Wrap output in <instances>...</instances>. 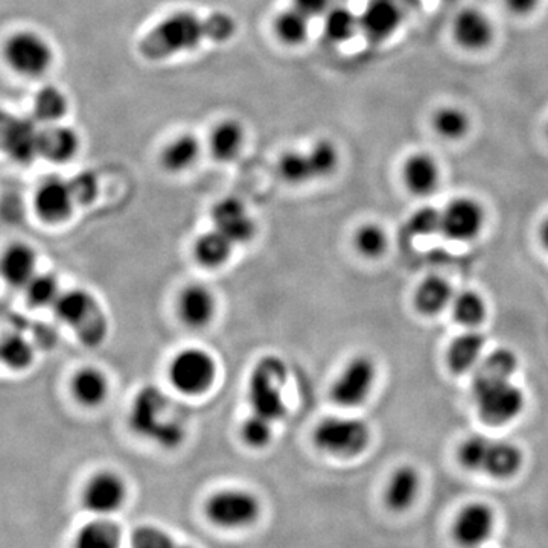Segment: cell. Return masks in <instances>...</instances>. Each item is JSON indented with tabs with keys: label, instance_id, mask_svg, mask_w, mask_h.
Instances as JSON below:
<instances>
[{
	"label": "cell",
	"instance_id": "cell-1",
	"mask_svg": "<svg viewBox=\"0 0 548 548\" xmlns=\"http://www.w3.org/2000/svg\"><path fill=\"white\" fill-rule=\"evenodd\" d=\"M236 32L238 22L224 11L209 16H198L194 11H176L147 32L139 43V51L147 60L163 61L195 51L204 42H230Z\"/></svg>",
	"mask_w": 548,
	"mask_h": 548
},
{
	"label": "cell",
	"instance_id": "cell-20",
	"mask_svg": "<svg viewBox=\"0 0 548 548\" xmlns=\"http://www.w3.org/2000/svg\"><path fill=\"white\" fill-rule=\"evenodd\" d=\"M37 255L31 246L14 243L0 256V276L11 287L25 288L36 276Z\"/></svg>",
	"mask_w": 548,
	"mask_h": 548
},
{
	"label": "cell",
	"instance_id": "cell-44",
	"mask_svg": "<svg viewBox=\"0 0 548 548\" xmlns=\"http://www.w3.org/2000/svg\"><path fill=\"white\" fill-rule=\"evenodd\" d=\"M131 548H192L180 544L165 530L154 526L137 527L130 536Z\"/></svg>",
	"mask_w": 548,
	"mask_h": 548
},
{
	"label": "cell",
	"instance_id": "cell-25",
	"mask_svg": "<svg viewBox=\"0 0 548 548\" xmlns=\"http://www.w3.org/2000/svg\"><path fill=\"white\" fill-rule=\"evenodd\" d=\"M485 345V335L475 329H469L454 338L447 351V363L451 372L456 375L469 372L482 357Z\"/></svg>",
	"mask_w": 548,
	"mask_h": 548
},
{
	"label": "cell",
	"instance_id": "cell-38",
	"mask_svg": "<svg viewBox=\"0 0 548 548\" xmlns=\"http://www.w3.org/2000/svg\"><path fill=\"white\" fill-rule=\"evenodd\" d=\"M37 141H39V133L34 131L31 124L13 121L8 128L4 145L17 159L25 160L32 157V154L39 153Z\"/></svg>",
	"mask_w": 548,
	"mask_h": 548
},
{
	"label": "cell",
	"instance_id": "cell-48",
	"mask_svg": "<svg viewBox=\"0 0 548 548\" xmlns=\"http://www.w3.org/2000/svg\"><path fill=\"white\" fill-rule=\"evenodd\" d=\"M291 7L313 20L328 13L331 8V0H293Z\"/></svg>",
	"mask_w": 548,
	"mask_h": 548
},
{
	"label": "cell",
	"instance_id": "cell-16",
	"mask_svg": "<svg viewBox=\"0 0 548 548\" xmlns=\"http://www.w3.org/2000/svg\"><path fill=\"white\" fill-rule=\"evenodd\" d=\"M360 19V31L369 42L384 43L392 39L402 23L399 0H367Z\"/></svg>",
	"mask_w": 548,
	"mask_h": 548
},
{
	"label": "cell",
	"instance_id": "cell-29",
	"mask_svg": "<svg viewBox=\"0 0 548 548\" xmlns=\"http://www.w3.org/2000/svg\"><path fill=\"white\" fill-rule=\"evenodd\" d=\"M310 31L311 19L297 11L296 8L290 7L287 10L279 11L274 17V36L282 45L290 46V48L302 46L303 43L308 42Z\"/></svg>",
	"mask_w": 548,
	"mask_h": 548
},
{
	"label": "cell",
	"instance_id": "cell-28",
	"mask_svg": "<svg viewBox=\"0 0 548 548\" xmlns=\"http://www.w3.org/2000/svg\"><path fill=\"white\" fill-rule=\"evenodd\" d=\"M453 288L439 276H428L415 293V306L424 316H436L453 302Z\"/></svg>",
	"mask_w": 548,
	"mask_h": 548
},
{
	"label": "cell",
	"instance_id": "cell-18",
	"mask_svg": "<svg viewBox=\"0 0 548 548\" xmlns=\"http://www.w3.org/2000/svg\"><path fill=\"white\" fill-rule=\"evenodd\" d=\"M454 37L468 51H482L494 40V25L483 11L466 8L454 22Z\"/></svg>",
	"mask_w": 548,
	"mask_h": 548
},
{
	"label": "cell",
	"instance_id": "cell-17",
	"mask_svg": "<svg viewBox=\"0 0 548 548\" xmlns=\"http://www.w3.org/2000/svg\"><path fill=\"white\" fill-rule=\"evenodd\" d=\"M75 198L69 183L51 179L40 186L34 200L37 215L45 223L66 221L74 211Z\"/></svg>",
	"mask_w": 548,
	"mask_h": 548
},
{
	"label": "cell",
	"instance_id": "cell-15",
	"mask_svg": "<svg viewBox=\"0 0 548 548\" xmlns=\"http://www.w3.org/2000/svg\"><path fill=\"white\" fill-rule=\"evenodd\" d=\"M494 529V510L485 503H471L457 515L453 535L460 547L480 548L491 539Z\"/></svg>",
	"mask_w": 548,
	"mask_h": 548
},
{
	"label": "cell",
	"instance_id": "cell-37",
	"mask_svg": "<svg viewBox=\"0 0 548 548\" xmlns=\"http://www.w3.org/2000/svg\"><path fill=\"white\" fill-rule=\"evenodd\" d=\"M354 246L363 258L376 259L386 253L389 238L380 224L364 223L355 230Z\"/></svg>",
	"mask_w": 548,
	"mask_h": 548
},
{
	"label": "cell",
	"instance_id": "cell-11",
	"mask_svg": "<svg viewBox=\"0 0 548 548\" xmlns=\"http://www.w3.org/2000/svg\"><path fill=\"white\" fill-rule=\"evenodd\" d=\"M442 212L440 233L448 239L466 243L477 238L485 226L486 215L482 204L471 197H457Z\"/></svg>",
	"mask_w": 548,
	"mask_h": 548
},
{
	"label": "cell",
	"instance_id": "cell-4",
	"mask_svg": "<svg viewBox=\"0 0 548 548\" xmlns=\"http://www.w3.org/2000/svg\"><path fill=\"white\" fill-rule=\"evenodd\" d=\"M55 316L72 326L84 346L96 348L109 334V320L99 306L98 300L89 291L75 288L63 291L55 300Z\"/></svg>",
	"mask_w": 548,
	"mask_h": 548
},
{
	"label": "cell",
	"instance_id": "cell-27",
	"mask_svg": "<svg viewBox=\"0 0 548 548\" xmlns=\"http://www.w3.org/2000/svg\"><path fill=\"white\" fill-rule=\"evenodd\" d=\"M523 462V453L517 445L506 440H498V442L491 440L482 472H486L489 477L506 480L520 472Z\"/></svg>",
	"mask_w": 548,
	"mask_h": 548
},
{
	"label": "cell",
	"instance_id": "cell-30",
	"mask_svg": "<svg viewBox=\"0 0 548 548\" xmlns=\"http://www.w3.org/2000/svg\"><path fill=\"white\" fill-rule=\"evenodd\" d=\"M121 542V527L115 521L98 518L78 530L74 548H121Z\"/></svg>",
	"mask_w": 548,
	"mask_h": 548
},
{
	"label": "cell",
	"instance_id": "cell-39",
	"mask_svg": "<svg viewBox=\"0 0 548 548\" xmlns=\"http://www.w3.org/2000/svg\"><path fill=\"white\" fill-rule=\"evenodd\" d=\"M25 296L29 305L34 308H48L54 306L55 300L60 296L57 278L54 274L37 273L28 284L25 285Z\"/></svg>",
	"mask_w": 548,
	"mask_h": 548
},
{
	"label": "cell",
	"instance_id": "cell-43",
	"mask_svg": "<svg viewBox=\"0 0 548 548\" xmlns=\"http://www.w3.org/2000/svg\"><path fill=\"white\" fill-rule=\"evenodd\" d=\"M489 445H491V440L488 437L480 436V434L463 440L459 451H457L460 465L468 471H483Z\"/></svg>",
	"mask_w": 548,
	"mask_h": 548
},
{
	"label": "cell",
	"instance_id": "cell-40",
	"mask_svg": "<svg viewBox=\"0 0 548 548\" xmlns=\"http://www.w3.org/2000/svg\"><path fill=\"white\" fill-rule=\"evenodd\" d=\"M306 151H308V156H310L311 163H313L317 180L332 176L340 166V150L329 139H319Z\"/></svg>",
	"mask_w": 548,
	"mask_h": 548
},
{
	"label": "cell",
	"instance_id": "cell-47",
	"mask_svg": "<svg viewBox=\"0 0 548 548\" xmlns=\"http://www.w3.org/2000/svg\"><path fill=\"white\" fill-rule=\"evenodd\" d=\"M75 201L90 203L98 194V183L92 174L84 173L69 182Z\"/></svg>",
	"mask_w": 548,
	"mask_h": 548
},
{
	"label": "cell",
	"instance_id": "cell-3",
	"mask_svg": "<svg viewBox=\"0 0 548 548\" xmlns=\"http://www.w3.org/2000/svg\"><path fill=\"white\" fill-rule=\"evenodd\" d=\"M288 383V366L279 355L268 354L259 358L247 381V401L255 415L273 424L287 418L288 405L284 389Z\"/></svg>",
	"mask_w": 548,
	"mask_h": 548
},
{
	"label": "cell",
	"instance_id": "cell-5",
	"mask_svg": "<svg viewBox=\"0 0 548 548\" xmlns=\"http://www.w3.org/2000/svg\"><path fill=\"white\" fill-rule=\"evenodd\" d=\"M314 447L334 457L360 456L369 448L372 433L369 424L355 416H326L314 427Z\"/></svg>",
	"mask_w": 548,
	"mask_h": 548
},
{
	"label": "cell",
	"instance_id": "cell-26",
	"mask_svg": "<svg viewBox=\"0 0 548 548\" xmlns=\"http://www.w3.org/2000/svg\"><path fill=\"white\" fill-rule=\"evenodd\" d=\"M235 246L229 239L212 227L208 232L198 235L194 243V259L201 267L218 270L232 258Z\"/></svg>",
	"mask_w": 548,
	"mask_h": 548
},
{
	"label": "cell",
	"instance_id": "cell-46",
	"mask_svg": "<svg viewBox=\"0 0 548 548\" xmlns=\"http://www.w3.org/2000/svg\"><path fill=\"white\" fill-rule=\"evenodd\" d=\"M440 224H442V212L431 206H425L408 218L407 230L415 236L433 235L440 232Z\"/></svg>",
	"mask_w": 548,
	"mask_h": 548
},
{
	"label": "cell",
	"instance_id": "cell-50",
	"mask_svg": "<svg viewBox=\"0 0 548 548\" xmlns=\"http://www.w3.org/2000/svg\"><path fill=\"white\" fill-rule=\"evenodd\" d=\"M541 241L545 247L548 249V218L544 221L541 227Z\"/></svg>",
	"mask_w": 548,
	"mask_h": 548
},
{
	"label": "cell",
	"instance_id": "cell-36",
	"mask_svg": "<svg viewBox=\"0 0 548 548\" xmlns=\"http://www.w3.org/2000/svg\"><path fill=\"white\" fill-rule=\"evenodd\" d=\"M34 361V349L25 337L11 334L0 341V363L14 372L28 369Z\"/></svg>",
	"mask_w": 548,
	"mask_h": 548
},
{
	"label": "cell",
	"instance_id": "cell-13",
	"mask_svg": "<svg viewBox=\"0 0 548 548\" xmlns=\"http://www.w3.org/2000/svg\"><path fill=\"white\" fill-rule=\"evenodd\" d=\"M5 54L11 66L25 75H40L51 66V48L42 37L32 32H19L11 37Z\"/></svg>",
	"mask_w": 548,
	"mask_h": 548
},
{
	"label": "cell",
	"instance_id": "cell-19",
	"mask_svg": "<svg viewBox=\"0 0 548 548\" xmlns=\"http://www.w3.org/2000/svg\"><path fill=\"white\" fill-rule=\"evenodd\" d=\"M246 136V127L241 121L233 118L223 119L215 124L209 134V153L215 162H233L243 153Z\"/></svg>",
	"mask_w": 548,
	"mask_h": 548
},
{
	"label": "cell",
	"instance_id": "cell-8",
	"mask_svg": "<svg viewBox=\"0 0 548 548\" xmlns=\"http://www.w3.org/2000/svg\"><path fill=\"white\" fill-rule=\"evenodd\" d=\"M261 501L246 489H223L204 503V513L215 526L223 529H244L261 517Z\"/></svg>",
	"mask_w": 548,
	"mask_h": 548
},
{
	"label": "cell",
	"instance_id": "cell-24",
	"mask_svg": "<svg viewBox=\"0 0 548 548\" xmlns=\"http://www.w3.org/2000/svg\"><path fill=\"white\" fill-rule=\"evenodd\" d=\"M71 393L83 407H99L109 398V378L96 367H83L72 376Z\"/></svg>",
	"mask_w": 548,
	"mask_h": 548
},
{
	"label": "cell",
	"instance_id": "cell-7",
	"mask_svg": "<svg viewBox=\"0 0 548 548\" xmlns=\"http://www.w3.org/2000/svg\"><path fill=\"white\" fill-rule=\"evenodd\" d=\"M218 376V364L211 352L185 348L168 364V381L180 395L201 396L211 392Z\"/></svg>",
	"mask_w": 548,
	"mask_h": 548
},
{
	"label": "cell",
	"instance_id": "cell-9",
	"mask_svg": "<svg viewBox=\"0 0 548 548\" xmlns=\"http://www.w3.org/2000/svg\"><path fill=\"white\" fill-rule=\"evenodd\" d=\"M375 361L369 355H355L332 381L329 396L338 407L354 410L366 404L376 383Z\"/></svg>",
	"mask_w": 548,
	"mask_h": 548
},
{
	"label": "cell",
	"instance_id": "cell-41",
	"mask_svg": "<svg viewBox=\"0 0 548 548\" xmlns=\"http://www.w3.org/2000/svg\"><path fill=\"white\" fill-rule=\"evenodd\" d=\"M241 440L253 450H264L273 440L274 424L262 416L250 413L239 428Z\"/></svg>",
	"mask_w": 548,
	"mask_h": 548
},
{
	"label": "cell",
	"instance_id": "cell-35",
	"mask_svg": "<svg viewBox=\"0 0 548 548\" xmlns=\"http://www.w3.org/2000/svg\"><path fill=\"white\" fill-rule=\"evenodd\" d=\"M453 316L457 323L465 328L474 329L482 325L486 319V303L480 294L475 291H463L454 297Z\"/></svg>",
	"mask_w": 548,
	"mask_h": 548
},
{
	"label": "cell",
	"instance_id": "cell-10",
	"mask_svg": "<svg viewBox=\"0 0 548 548\" xmlns=\"http://www.w3.org/2000/svg\"><path fill=\"white\" fill-rule=\"evenodd\" d=\"M128 486L124 478L113 471L93 474L81 492V504L98 518H107L127 503Z\"/></svg>",
	"mask_w": 548,
	"mask_h": 548
},
{
	"label": "cell",
	"instance_id": "cell-45",
	"mask_svg": "<svg viewBox=\"0 0 548 548\" xmlns=\"http://www.w3.org/2000/svg\"><path fill=\"white\" fill-rule=\"evenodd\" d=\"M36 116L42 121H57L67 110L66 98L55 87H46L36 96Z\"/></svg>",
	"mask_w": 548,
	"mask_h": 548
},
{
	"label": "cell",
	"instance_id": "cell-33",
	"mask_svg": "<svg viewBox=\"0 0 548 548\" xmlns=\"http://www.w3.org/2000/svg\"><path fill=\"white\" fill-rule=\"evenodd\" d=\"M358 31L360 19L349 8H329L328 13L323 16V34L334 45L351 42Z\"/></svg>",
	"mask_w": 548,
	"mask_h": 548
},
{
	"label": "cell",
	"instance_id": "cell-31",
	"mask_svg": "<svg viewBox=\"0 0 548 548\" xmlns=\"http://www.w3.org/2000/svg\"><path fill=\"white\" fill-rule=\"evenodd\" d=\"M37 150L54 162L72 159L78 150V137L69 128L55 127L39 133Z\"/></svg>",
	"mask_w": 548,
	"mask_h": 548
},
{
	"label": "cell",
	"instance_id": "cell-6",
	"mask_svg": "<svg viewBox=\"0 0 548 548\" xmlns=\"http://www.w3.org/2000/svg\"><path fill=\"white\" fill-rule=\"evenodd\" d=\"M474 399L482 421L494 427L515 421L526 407L524 393L515 384L491 376H475Z\"/></svg>",
	"mask_w": 548,
	"mask_h": 548
},
{
	"label": "cell",
	"instance_id": "cell-34",
	"mask_svg": "<svg viewBox=\"0 0 548 548\" xmlns=\"http://www.w3.org/2000/svg\"><path fill=\"white\" fill-rule=\"evenodd\" d=\"M434 131L443 139L457 141L466 136L471 127L468 113L460 107L445 106L436 110L431 119Z\"/></svg>",
	"mask_w": 548,
	"mask_h": 548
},
{
	"label": "cell",
	"instance_id": "cell-32",
	"mask_svg": "<svg viewBox=\"0 0 548 548\" xmlns=\"http://www.w3.org/2000/svg\"><path fill=\"white\" fill-rule=\"evenodd\" d=\"M276 171H278L279 179L287 185H308V183L317 180L313 163L306 151H284L278 159Z\"/></svg>",
	"mask_w": 548,
	"mask_h": 548
},
{
	"label": "cell",
	"instance_id": "cell-49",
	"mask_svg": "<svg viewBox=\"0 0 548 548\" xmlns=\"http://www.w3.org/2000/svg\"><path fill=\"white\" fill-rule=\"evenodd\" d=\"M509 11L517 16H527L541 4V0H504Z\"/></svg>",
	"mask_w": 548,
	"mask_h": 548
},
{
	"label": "cell",
	"instance_id": "cell-22",
	"mask_svg": "<svg viewBox=\"0 0 548 548\" xmlns=\"http://www.w3.org/2000/svg\"><path fill=\"white\" fill-rule=\"evenodd\" d=\"M203 145L194 133H180L160 151V166L169 174H182L200 160Z\"/></svg>",
	"mask_w": 548,
	"mask_h": 548
},
{
	"label": "cell",
	"instance_id": "cell-2",
	"mask_svg": "<svg viewBox=\"0 0 548 548\" xmlns=\"http://www.w3.org/2000/svg\"><path fill=\"white\" fill-rule=\"evenodd\" d=\"M169 399L159 387L148 384L134 395L128 411V427L136 436L156 443L163 450H177L186 439L179 419L168 418Z\"/></svg>",
	"mask_w": 548,
	"mask_h": 548
},
{
	"label": "cell",
	"instance_id": "cell-12",
	"mask_svg": "<svg viewBox=\"0 0 548 548\" xmlns=\"http://www.w3.org/2000/svg\"><path fill=\"white\" fill-rule=\"evenodd\" d=\"M212 227L223 233L233 246H244L256 236V221L241 198H221L211 211Z\"/></svg>",
	"mask_w": 548,
	"mask_h": 548
},
{
	"label": "cell",
	"instance_id": "cell-23",
	"mask_svg": "<svg viewBox=\"0 0 548 548\" xmlns=\"http://www.w3.org/2000/svg\"><path fill=\"white\" fill-rule=\"evenodd\" d=\"M421 491V475L413 466H399L389 478L384 503L393 512H404L413 506Z\"/></svg>",
	"mask_w": 548,
	"mask_h": 548
},
{
	"label": "cell",
	"instance_id": "cell-14",
	"mask_svg": "<svg viewBox=\"0 0 548 548\" xmlns=\"http://www.w3.org/2000/svg\"><path fill=\"white\" fill-rule=\"evenodd\" d=\"M217 308L214 291L198 282L186 285L177 297V314L180 322L191 331L208 328L215 319Z\"/></svg>",
	"mask_w": 548,
	"mask_h": 548
},
{
	"label": "cell",
	"instance_id": "cell-21",
	"mask_svg": "<svg viewBox=\"0 0 548 548\" xmlns=\"http://www.w3.org/2000/svg\"><path fill=\"white\" fill-rule=\"evenodd\" d=\"M405 188L418 197H428L439 186L440 168L433 156L415 153L407 157L402 166Z\"/></svg>",
	"mask_w": 548,
	"mask_h": 548
},
{
	"label": "cell",
	"instance_id": "cell-42",
	"mask_svg": "<svg viewBox=\"0 0 548 548\" xmlns=\"http://www.w3.org/2000/svg\"><path fill=\"white\" fill-rule=\"evenodd\" d=\"M517 369L518 358L515 352L510 351V349L500 348L495 349L486 357L477 375L510 380L513 373L517 372Z\"/></svg>",
	"mask_w": 548,
	"mask_h": 548
}]
</instances>
